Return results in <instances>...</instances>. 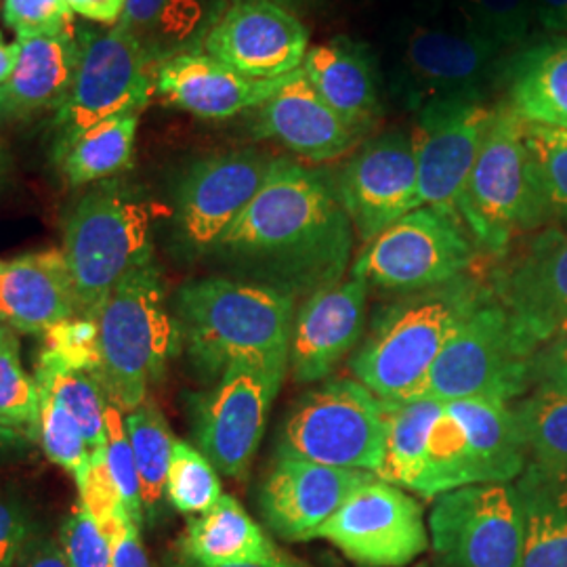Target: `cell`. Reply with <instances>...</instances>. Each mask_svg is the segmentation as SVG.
<instances>
[{"label": "cell", "instance_id": "obj_1", "mask_svg": "<svg viewBox=\"0 0 567 567\" xmlns=\"http://www.w3.org/2000/svg\"><path fill=\"white\" fill-rule=\"evenodd\" d=\"M353 246L355 229L332 173L278 156L259 194L208 259L229 278L299 301L344 280Z\"/></svg>", "mask_w": 567, "mask_h": 567}, {"label": "cell", "instance_id": "obj_2", "mask_svg": "<svg viewBox=\"0 0 567 567\" xmlns=\"http://www.w3.org/2000/svg\"><path fill=\"white\" fill-rule=\"evenodd\" d=\"M295 303L259 284L208 276L183 284L171 311L189 364L215 383L236 364L288 372Z\"/></svg>", "mask_w": 567, "mask_h": 567}, {"label": "cell", "instance_id": "obj_3", "mask_svg": "<svg viewBox=\"0 0 567 567\" xmlns=\"http://www.w3.org/2000/svg\"><path fill=\"white\" fill-rule=\"evenodd\" d=\"M486 292V282L465 274L381 307L351 355L355 381L391 404L421 398L442 349Z\"/></svg>", "mask_w": 567, "mask_h": 567}, {"label": "cell", "instance_id": "obj_4", "mask_svg": "<svg viewBox=\"0 0 567 567\" xmlns=\"http://www.w3.org/2000/svg\"><path fill=\"white\" fill-rule=\"evenodd\" d=\"M65 261L81 313H100L105 299L135 269L154 259V204L124 177L89 185L63 224Z\"/></svg>", "mask_w": 567, "mask_h": 567}, {"label": "cell", "instance_id": "obj_5", "mask_svg": "<svg viewBox=\"0 0 567 567\" xmlns=\"http://www.w3.org/2000/svg\"><path fill=\"white\" fill-rule=\"evenodd\" d=\"M527 124L496 103L480 154L456 204L482 255L501 261L513 240L553 225L527 145Z\"/></svg>", "mask_w": 567, "mask_h": 567}, {"label": "cell", "instance_id": "obj_6", "mask_svg": "<svg viewBox=\"0 0 567 567\" xmlns=\"http://www.w3.org/2000/svg\"><path fill=\"white\" fill-rule=\"evenodd\" d=\"M97 324L103 385L122 412H131L147 400V389L163 379L182 347L156 261L131 271L110 292Z\"/></svg>", "mask_w": 567, "mask_h": 567}, {"label": "cell", "instance_id": "obj_7", "mask_svg": "<svg viewBox=\"0 0 567 567\" xmlns=\"http://www.w3.org/2000/svg\"><path fill=\"white\" fill-rule=\"evenodd\" d=\"M389 402L355 379H334L305 393L278 435L276 456L379 475Z\"/></svg>", "mask_w": 567, "mask_h": 567}, {"label": "cell", "instance_id": "obj_8", "mask_svg": "<svg viewBox=\"0 0 567 567\" xmlns=\"http://www.w3.org/2000/svg\"><path fill=\"white\" fill-rule=\"evenodd\" d=\"M534 353L487 284L482 301L435 360L421 398L444 404L466 398L511 404L532 389Z\"/></svg>", "mask_w": 567, "mask_h": 567}, {"label": "cell", "instance_id": "obj_9", "mask_svg": "<svg viewBox=\"0 0 567 567\" xmlns=\"http://www.w3.org/2000/svg\"><path fill=\"white\" fill-rule=\"evenodd\" d=\"M480 255L458 213L419 206L365 244L351 274L368 288L404 297L471 274Z\"/></svg>", "mask_w": 567, "mask_h": 567}, {"label": "cell", "instance_id": "obj_10", "mask_svg": "<svg viewBox=\"0 0 567 567\" xmlns=\"http://www.w3.org/2000/svg\"><path fill=\"white\" fill-rule=\"evenodd\" d=\"M278 156L252 147L206 154L187 164L173 192L168 246L182 261L206 259L259 194Z\"/></svg>", "mask_w": 567, "mask_h": 567}, {"label": "cell", "instance_id": "obj_11", "mask_svg": "<svg viewBox=\"0 0 567 567\" xmlns=\"http://www.w3.org/2000/svg\"><path fill=\"white\" fill-rule=\"evenodd\" d=\"M76 41L79 65L72 89L53 118L55 137L114 116L142 114L156 95L158 65L118 23H84Z\"/></svg>", "mask_w": 567, "mask_h": 567}, {"label": "cell", "instance_id": "obj_12", "mask_svg": "<svg viewBox=\"0 0 567 567\" xmlns=\"http://www.w3.org/2000/svg\"><path fill=\"white\" fill-rule=\"evenodd\" d=\"M505 53L458 23H421L404 37L393 61L389 89L395 102L419 112L437 100L486 95L498 82Z\"/></svg>", "mask_w": 567, "mask_h": 567}, {"label": "cell", "instance_id": "obj_13", "mask_svg": "<svg viewBox=\"0 0 567 567\" xmlns=\"http://www.w3.org/2000/svg\"><path fill=\"white\" fill-rule=\"evenodd\" d=\"M429 534L446 567L524 566V511L511 484H473L437 496Z\"/></svg>", "mask_w": 567, "mask_h": 567}, {"label": "cell", "instance_id": "obj_14", "mask_svg": "<svg viewBox=\"0 0 567 567\" xmlns=\"http://www.w3.org/2000/svg\"><path fill=\"white\" fill-rule=\"evenodd\" d=\"M284 379V370L236 364L192 400L196 446L219 473L234 480L246 477Z\"/></svg>", "mask_w": 567, "mask_h": 567}, {"label": "cell", "instance_id": "obj_15", "mask_svg": "<svg viewBox=\"0 0 567 567\" xmlns=\"http://www.w3.org/2000/svg\"><path fill=\"white\" fill-rule=\"evenodd\" d=\"M489 288L534 351L567 337V229L548 225L494 265Z\"/></svg>", "mask_w": 567, "mask_h": 567}, {"label": "cell", "instance_id": "obj_16", "mask_svg": "<svg viewBox=\"0 0 567 567\" xmlns=\"http://www.w3.org/2000/svg\"><path fill=\"white\" fill-rule=\"evenodd\" d=\"M362 567H405L429 547L423 507L400 486L370 477L316 532Z\"/></svg>", "mask_w": 567, "mask_h": 567}, {"label": "cell", "instance_id": "obj_17", "mask_svg": "<svg viewBox=\"0 0 567 567\" xmlns=\"http://www.w3.org/2000/svg\"><path fill=\"white\" fill-rule=\"evenodd\" d=\"M334 177L344 213L362 243L419 208V163L412 131L386 128L360 143Z\"/></svg>", "mask_w": 567, "mask_h": 567}, {"label": "cell", "instance_id": "obj_18", "mask_svg": "<svg viewBox=\"0 0 567 567\" xmlns=\"http://www.w3.org/2000/svg\"><path fill=\"white\" fill-rule=\"evenodd\" d=\"M496 105L486 95L426 103L414 112L412 140L419 163V203L456 213Z\"/></svg>", "mask_w": 567, "mask_h": 567}, {"label": "cell", "instance_id": "obj_19", "mask_svg": "<svg viewBox=\"0 0 567 567\" xmlns=\"http://www.w3.org/2000/svg\"><path fill=\"white\" fill-rule=\"evenodd\" d=\"M203 51L248 79L274 81L303 68L309 32L276 0H229Z\"/></svg>", "mask_w": 567, "mask_h": 567}, {"label": "cell", "instance_id": "obj_20", "mask_svg": "<svg viewBox=\"0 0 567 567\" xmlns=\"http://www.w3.org/2000/svg\"><path fill=\"white\" fill-rule=\"evenodd\" d=\"M374 477L365 471L276 456L257 494L265 526L288 543H309L347 496Z\"/></svg>", "mask_w": 567, "mask_h": 567}, {"label": "cell", "instance_id": "obj_21", "mask_svg": "<svg viewBox=\"0 0 567 567\" xmlns=\"http://www.w3.org/2000/svg\"><path fill=\"white\" fill-rule=\"evenodd\" d=\"M368 284L351 274L303 299L295 311L288 370L297 383H318L362 343Z\"/></svg>", "mask_w": 567, "mask_h": 567}, {"label": "cell", "instance_id": "obj_22", "mask_svg": "<svg viewBox=\"0 0 567 567\" xmlns=\"http://www.w3.org/2000/svg\"><path fill=\"white\" fill-rule=\"evenodd\" d=\"M250 137L276 142L309 163L339 161L365 142L344 124L305 79L292 72L282 89L250 112Z\"/></svg>", "mask_w": 567, "mask_h": 567}, {"label": "cell", "instance_id": "obj_23", "mask_svg": "<svg viewBox=\"0 0 567 567\" xmlns=\"http://www.w3.org/2000/svg\"><path fill=\"white\" fill-rule=\"evenodd\" d=\"M305 79L341 121L362 140L385 118L383 74L372 49L339 34L307 51Z\"/></svg>", "mask_w": 567, "mask_h": 567}, {"label": "cell", "instance_id": "obj_24", "mask_svg": "<svg viewBox=\"0 0 567 567\" xmlns=\"http://www.w3.org/2000/svg\"><path fill=\"white\" fill-rule=\"evenodd\" d=\"M288 76L248 79L208 53L196 51L164 61L156 72V95L196 118L229 121L271 100Z\"/></svg>", "mask_w": 567, "mask_h": 567}, {"label": "cell", "instance_id": "obj_25", "mask_svg": "<svg viewBox=\"0 0 567 567\" xmlns=\"http://www.w3.org/2000/svg\"><path fill=\"white\" fill-rule=\"evenodd\" d=\"M76 313L79 295L61 248L0 264V324L21 334H44Z\"/></svg>", "mask_w": 567, "mask_h": 567}, {"label": "cell", "instance_id": "obj_26", "mask_svg": "<svg viewBox=\"0 0 567 567\" xmlns=\"http://www.w3.org/2000/svg\"><path fill=\"white\" fill-rule=\"evenodd\" d=\"M20 53L11 76L0 84V121H25L58 112L76 74V32L18 39Z\"/></svg>", "mask_w": 567, "mask_h": 567}, {"label": "cell", "instance_id": "obj_27", "mask_svg": "<svg viewBox=\"0 0 567 567\" xmlns=\"http://www.w3.org/2000/svg\"><path fill=\"white\" fill-rule=\"evenodd\" d=\"M503 102L526 124L567 131V34L519 47L503 61Z\"/></svg>", "mask_w": 567, "mask_h": 567}, {"label": "cell", "instance_id": "obj_28", "mask_svg": "<svg viewBox=\"0 0 567 567\" xmlns=\"http://www.w3.org/2000/svg\"><path fill=\"white\" fill-rule=\"evenodd\" d=\"M229 0H126L118 25L140 42L158 68L203 51L204 41Z\"/></svg>", "mask_w": 567, "mask_h": 567}, {"label": "cell", "instance_id": "obj_29", "mask_svg": "<svg viewBox=\"0 0 567 567\" xmlns=\"http://www.w3.org/2000/svg\"><path fill=\"white\" fill-rule=\"evenodd\" d=\"M177 548L183 567L261 564L282 553L246 508L227 494L210 511L187 522Z\"/></svg>", "mask_w": 567, "mask_h": 567}, {"label": "cell", "instance_id": "obj_30", "mask_svg": "<svg viewBox=\"0 0 567 567\" xmlns=\"http://www.w3.org/2000/svg\"><path fill=\"white\" fill-rule=\"evenodd\" d=\"M446 408L465 429L477 484H511L526 471V440L511 404L466 398L446 402Z\"/></svg>", "mask_w": 567, "mask_h": 567}, {"label": "cell", "instance_id": "obj_31", "mask_svg": "<svg viewBox=\"0 0 567 567\" xmlns=\"http://www.w3.org/2000/svg\"><path fill=\"white\" fill-rule=\"evenodd\" d=\"M142 114H124L55 137L53 163L70 187L122 177L135 163Z\"/></svg>", "mask_w": 567, "mask_h": 567}, {"label": "cell", "instance_id": "obj_32", "mask_svg": "<svg viewBox=\"0 0 567 567\" xmlns=\"http://www.w3.org/2000/svg\"><path fill=\"white\" fill-rule=\"evenodd\" d=\"M524 511V566L567 567V471L527 463L515 480Z\"/></svg>", "mask_w": 567, "mask_h": 567}, {"label": "cell", "instance_id": "obj_33", "mask_svg": "<svg viewBox=\"0 0 567 567\" xmlns=\"http://www.w3.org/2000/svg\"><path fill=\"white\" fill-rule=\"evenodd\" d=\"M126 435L133 447L142 482L143 517L147 526H158L166 513V477L173 458L175 437L161 408L150 398L131 412H124Z\"/></svg>", "mask_w": 567, "mask_h": 567}, {"label": "cell", "instance_id": "obj_34", "mask_svg": "<svg viewBox=\"0 0 567 567\" xmlns=\"http://www.w3.org/2000/svg\"><path fill=\"white\" fill-rule=\"evenodd\" d=\"M442 412L444 402L433 398H416L398 404L389 402L385 454L377 475L379 480L414 489L423 475L431 429Z\"/></svg>", "mask_w": 567, "mask_h": 567}, {"label": "cell", "instance_id": "obj_35", "mask_svg": "<svg viewBox=\"0 0 567 567\" xmlns=\"http://www.w3.org/2000/svg\"><path fill=\"white\" fill-rule=\"evenodd\" d=\"M34 379L79 421L91 452L103 450L107 444V408L112 400L102 377L97 372L68 368L42 349Z\"/></svg>", "mask_w": 567, "mask_h": 567}, {"label": "cell", "instance_id": "obj_36", "mask_svg": "<svg viewBox=\"0 0 567 567\" xmlns=\"http://www.w3.org/2000/svg\"><path fill=\"white\" fill-rule=\"evenodd\" d=\"M526 440L529 463L567 471V393L532 385L513 408Z\"/></svg>", "mask_w": 567, "mask_h": 567}, {"label": "cell", "instance_id": "obj_37", "mask_svg": "<svg viewBox=\"0 0 567 567\" xmlns=\"http://www.w3.org/2000/svg\"><path fill=\"white\" fill-rule=\"evenodd\" d=\"M473 484H477V473L465 429L444 404V412L429 435L423 475L412 492L423 498H437L452 489Z\"/></svg>", "mask_w": 567, "mask_h": 567}, {"label": "cell", "instance_id": "obj_38", "mask_svg": "<svg viewBox=\"0 0 567 567\" xmlns=\"http://www.w3.org/2000/svg\"><path fill=\"white\" fill-rule=\"evenodd\" d=\"M0 423L39 444L41 393L21 362L20 341L16 332L0 324Z\"/></svg>", "mask_w": 567, "mask_h": 567}, {"label": "cell", "instance_id": "obj_39", "mask_svg": "<svg viewBox=\"0 0 567 567\" xmlns=\"http://www.w3.org/2000/svg\"><path fill=\"white\" fill-rule=\"evenodd\" d=\"M454 7L461 28L503 53L524 47L536 20L534 0H454Z\"/></svg>", "mask_w": 567, "mask_h": 567}, {"label": "cell", "instance_id": "obj_40", "mask_svg": "<svg viewBox=\"0 0 567 567\" xmlns=\"http://www.w3.org/2000/svg\"><path fill=\"white\" fill-rule=\"evenodd\" d=\"M224 496L215 465L198 447L175 442L166 477V501L182 515L198 517L215 507Z\"/></svg>", "mask_w": 567, "mask_h": 567}, {"label": "cell", "instance_id": "obj_41", "mask_svg": "<svg viewBox=\"0 0 567 567\" xmlns=\"http://www.w3.org/2000/svg\"><path fill=\"white\" fill-rule=\"evenodd\" d=\"M41 393V429L39 444L51 463L72 473L74 482L91 463V447L79 421L55 400L53 393L39 386Z\"/></svg>", "mask_w": 567, "mask_h": 567}, {"label": "cell", "instance_id": "obj_42", "mask_svg": "<svg viewBox=\"0 0 567 567\" xmlns=\"http://www.w3.org/2000/svg\"><path fill=\"white\" fill-rule=\"evenodd\" d=\"M105 463L110 477L116 486V492L121 496L122 507L126 511V515L137 524L145 526V517H143L142 503V482H140V473L135 465V456H133V447L126 435V426H124V412L114 402H110L107 408V444H105Z\"/></svg>", "mask_w": 567, "mask_h": 567}, {"label": "cell", "instance_id": "obj_43", "mask_svg": "<svg viewBox=\"0 0 567 567\" xmlns=\"http://www.w3.org/2000/svg\"><path fill=\"white\" fill-rule=\"evenodd\" d=\"M42 339H44V349L53 353L61 364L100 374L102 349H100V324L95 316L76 313L60 324L51 326L42 334Z\"/></svg>", "mask_w": 567, "mask_h": 567}, {"label": "cell", "instance_id": "obj_44", "mask_svg": "<svg viewBox=\"0 0 567 567\" xmlns=\"http://www.w3.org/2000/svg\"><path fill=\"white\" fill-rule=\"evenodd\" d=\"M526 131L527 145L553 225L567 229V143L550 140L536 124H527Z\"/></svg>", "mask_w": 567, "mask_h": 567}, {"label": "cell", "instance_id": "obj_45", "mask_svg": "<svg viewBox=\"0 0 567 567\" xmlns=\"http://www.w3.org/2000/svg\"><path fill=\"white\" fill-rule=\"evenodd\" d=\"M60 543L70 567H114L107 534L81 503L63 519Z\"/></svg>", "mask_w": 567, "mask_h": 567}, {"label": "cell", "instance_id": "obj_46", "mask_svg": "<svg viewBox=\"0 0 567 567\" xmlns=\"http://www.w3.org/2000/svg\"><path fill=\"white\" fill-rule=\"evenodd\" d=\"M2 20L18 39L72 32L68 0H2Z\"/></svg>", "mask_w": 567, "mask_h": 567}, {"label": "cell", "instance_id": "obj_47", "mask_svg": "<svg viewBox=\"0 0 567 567\" xmlns=\"http://www.w3.org/2000/svg\"><path fill=\"white\" fill-rule=\"evenodd\" d=\"M37 536L28 505L13 492L0 489V567H18L21 555Z\"/></svg>", "mask_w": 567, "mask_h": 567}, {"label": "cell", "instance_id": "obj_48", "mask_svg": "<svg viewBox=\"0 0 567 567\" xmlns=\"http://www.w3.org/2000/svg\"><path fill=\"white\" fill-rule=\"evenodd\" d=\"M112 545V566L114 567H154L147 550L143 547L142 527L128 515L107 536Z\"/></svg>", "mask_w": 567, "mask_h": 567}, {"label": "cell", "instance_id": "obj_49", "mask_svg": "<svg viewBox=\"0 0 567 567\" xmlns=\"http://www.w3.org/2000/svg\"><path fill=\"white\" fill-rule=\"evenodd\" d=\"M532 385H547L567 393V337L540 347L532 358Z\"/></svg>", "mask_w": 567, "mask_h": 567}, {"label": "cell", "instance_id": "obj_50", "mask_svg": "<svg viewBox=\"0 0 567 567\" xmlns=\"http://www.w3.org/2000/svg\"><path fill=\"white\" fill-rule=\"evenodd\" d=\"M18 567H70V564L61 548L60 538L39 534L21 555Z\"/></svg>", "mask_w": 567, "mask_h": 567}, {"label": "cell", "instance_id": "obj_51", "mask_svg": "<svg viewBox=\"0 0 567 567\" xmlns=\"http://www.w3.org/2000/svg\"><path fill=\"white\" fill-rule=\"evenodd\" d=\"M74 16L97 25H116L126 0H68Z\"/></svg>", "mask_w": 567, "mask_h": 567}, {"label": "cell", "instance_id": "obj_52", "mask_svg": "<svg viewBox=\"0 0 567 567\" xmlns=\"http://www.w3.org/2000/svg\"><path fill=\"white\" fill-rule=\"evenodd\" d=\"M534 9L536 20L547 32H567V0H534Z\"/></svg>", "mask_w": 567, "mask_h": 567}, {"label": "cell", "instance_id": "obj_53", "mask_svg": "<svg viewBox=\"0 0 567 567\" xmlns=\"http://www.w3.org/2000/svg\"><path fill=\"white\" fill-rule=\"evenodd\" d=\"M32 446H34V442L30 437L0 423V463L25 456Z\"/></svg>", "mask_w": 567, "mask_h": 567}, {"label": "cell", "instance_id": "obj_54", "mask_svg": "<svg viewBox=\"0 0 567 567\" xmlns=\"http://www.w3.org/2000/svg\"><path fill=\"white\" fill-rule=\"evenodd\" d=\"M18 53H20V44L16 42H7L2 39L0 32V84H4L7 79L11 76L16 61H18Z\"/></svg>", "mask_w": 567, "mask_h": 567}, {"label": "cell", "instance_id": "obj_55", "mask_svg": "<svg viewBox=\"0 0 567 567\" xmlns=\"http://www.w3.org/2000/svg\"><path fill=\"white\" fill-rule=\"evenodd\" d=\"M13 175V163H11V154L7 150L4 142L0 140V192L11 183Z\"/></svg>", "mask_w": 567, "mask_h": 567}, {"label": "cell", "instance_id": "obj_56", "mask_svg": "<svg viewBox=\"0 0 567 567\" xmlns=\"http://www.w3.org/2000/svg\"><path fill=\"white\" fill-rule=\"evenodd\" d=\"M224 567H307L303 561H299V559H295L292 555H286V553H280L276 559H271V561H261V564H238V566H224Z\"/></svg>", "mask_w": 567, "mask_h": 567}, {"label": "cell", "instance_id": "obj_57", "mask_svg": "<svg viewBox=\"0 0 567 567\" xmlns=\"http://www.w3.org/2000/svg\"><path fill=\"white\" fill-rule=\"evenodd\" d=\"M276 2H280L284 7H288L290 11L299 13V11H305V9H311V7L320 4L322 0H276Z\"/></svg>", "mask_w": 567, "mask_h": 567}, {"label": "cell", "instance_id": "obj_58", "mask_svg": "<svg viewBox=\"0 0 567 567\" xmlns=\"http://www.w3.org/2000/svg\"><path fill=\"white\" fill-rule=\"evenodd\" d=\"M538 126V124H536ZM547 137L550 140H555V142L567 143V131H561V128H548V126H538Z\"/></svg>", "mask_w": 567, "mask_h": 567}]
</instances>
